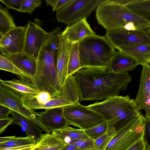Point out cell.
<instances>
[{
    "label": "cell",
    "instance_id": "obj_1",
    "mask_svg": "<svg viewBox=\"0 0 150 150\" xmlns=\"http://www.w3.org/2000/svg\"><path fill=\"white\" fill-rule=\"evenodd\" d=\"M77 84L80 101L104 100L119 96L132 80L129 73H115L107 67H81L73 74Z\"/></svg>",
    "mask_w": 150,
    "mask_h": 150
},
{
    "label": "cell",
    "instance_id": "obj_2",
    "mask_svg": "<svg viewBox=\"0 0 150 150\" xmlns=\"http://www.w3.org/2000/svg\"><path fill=\"white\" fill-rule=\"evenodd\" d=\"M86 106L101 115L105 121L111 120L117 130L144 117L134 100L128 96L111 97Z\"/></svg>",
    "mask_w": 150,
    "mask_h": 150
},
{
    "label": "cell",
    "instance_id": "obj_3",
    "mask_svg": "<svg viewBox=\"0 0 150 150\" xmlns=\"http://www.w3.org/2000/svg\"><path fill=\"white\" fill-rule=\"evenodd\" d=\"M98 23L106 29L112 30L124 29L129 22L134 23L140 30H144L150 23L113 0H103L96 8Z\"/></svg>",
    "mask_w": 150,
    "mask_h": 150
},
{
    "label": "cell",
    "instance_id": "obj_4",
    "mask_svg": "<svg viewBox=\"0 0 150 150\" xmlns=\"http://www.w3.org/2000/svg\"><path fill=\"white\" fill-rule=\"evenodd\" d=\"M115 49L105 35L95 34L85 38L79 45L81 68L107 67Z\"/></svg>",
    "mask_w": 150,
    "mask_h": 150
},
{
    "label": "cell",
    "instance_id": "obj_5",
    "mask_svg": "<svg viewBox=\"0 0 150 150\" xmlns=\"http://www.w3.org/2000/svg\"><path fill=\"white\" fill-rule=\"evenodd\" d=\"M57 51L47 42L42 47L37 59L35 72L32 79L41 91L49 93L52 98L59 94L61 90L57 81L56 65Z\"/></svg>",
    "mask_w": 150,
    "mask_h": 150
},
{
    "label": "cell",
    "instance_id": "obj_6",
    "mask_svg": "<svg viewBox=\"0 0 150 150\" xmlns=\"http://www.w3.org/2000/svg\"><path fill=\"white\" fill-rule=\"evenodd\" d=\"M63 113L68 125L86 130L105 120L100 114L80 103L63 108Z\"/></svg>",
    "mask_w": 150,
    "mask_h": 150
},
{
    "label": "cell",
    "instance_id": "obj_7",
    "mask_svg": "<svg viewBox=\"0 0 150 150\" xmlns=\"http://www.w3.org/2000/svg\"><path fill=\"white\" fill-rule=\"evenodd\" d=\"M103 0H71L57 11L58 22L71 25L88 17Z\"/></svg>",
    "mask_w": 150,
    "mask_h": 150
},
{
    "label": "cell",
    "instance_id": "obj_8",
    "mask_svg": "<svg viewBox=\"0 0 150 150\" xmlns=\"http://www.w3.org/2000/svg\"><path fill=\"white\" fill-rule=\"evenodd\" d=\"M145 117L117 130L105 150H127L142 139Z\"/></svg>",
    "mask_w": 150,
    "mask_h": 150
},
{
    "label": "cell",
    "instance_id": "obj_9",
    "mask_svg": "<svg viewBox=\"0 0 150 150\" xmlns=\"http://www.w3.org/2000/svg\"><path fill=\"white\" fill-rule=\"evenodd\" d=\"M0 105L6 107L23 115L42 130L46 133H50L38 119V112L24 105L20 94L1 83L0 85Z\"/></svg>",
    "mask_w": 150,
    "mask_h": 150
},
{
    "label": "cell",
    "instance_id": "obj_10",
    "mask_svg": "<svg viewBox=\"0 0 150 150\" xmlns=\"http://www.w3.org/2000/svg\"><path fill=\"white\" fill-rule=\"evenodd\" d=\"M105 35L115 49L125 46L150 45V34L145 30H106Z\"/></svg>",
    "mask_w": 150,
    "mask_h": 150
},
{
    "label": "cell",
    "instance_id": "obj_11",
    "mask_svg": "<svg viewBox=\"0 0 150 150\" xmlns=\"http://www.w3.org/2000/svg\"><path fill=\"white\" fill-rule=\"evenodd\" d=\"M34 22L29 21L27 26L25 44L24 52L37 59L42 46L45 44L50 35L41 27L40 21L35 18Z\"/></svg>",
    "mask_w": 150,
    "mask_h": 150
},
{
    "label": "cell",
    "instance_id": "obj_12",
    "mask_svg": "<svg viewBox=\"0 0 150 150\" xmlns=\"http://www.w3.org/2000/svg\"><path fill=\"white\" fill-rule=\"evenodd\" d=\"M27 26H17L0 38V52L7 57L23 52L25 41Z\"/></svg>",
    "mask_w": 150,
    "mask_h": 150
},
{
    "label": "cell",
    "instance_id": "obj_13",
    "mask_svg": "<svg viewBox=\"0 0 150 150\" xmlns=\"http://www.w3.org/2000/svg\"><path fill=\"white\" fill-rule=\"evenodd\" d=\"M72 43L61 38L57 52L56 61L57 81L61 90L68 77L69 58Z\"/></svg>",
    "mask_w": 150,
    "mask_h": 150
},
{
    "label": "cell",
    "instance_id": "obj_14",
    "mask_svg": "<svg viewBox=\"0 0 150 150\" xmlns=\"http://www.w3.org/2000/svg\"><path fill=\"white\" fill-rule=\"evenodd\" d=\"M139 89L134 101L139 110H144L150 116V65H142Z\"/></svg>",
    "mask_w": 150,
    "mask_h": 150
},
{
    "label": "cell",
    "instance_id": "obj_15",
    "mask_svg": "<svg viewBox=\"0 0 150 150\" xmlns=\"http://www.w3.org/2000/svg\"><path fill=\"white\" fill-rule=\"evenodd\" d=\"M63 108L48 109L43 112H38V119L50 133L68 125L64 115Z\"/></svg>",
    "mask_w": 150,
    "mask_h": 150
},
{
    "label": "cell",
    "instance_id": "obj_16",
    "mask_svg": "<svg viewBox=\"0 0 150 150\" xmlns=\"http://www.w3.org/2000/svg\"><path fill=\"white\" fill-rule=\"evenodd\" d=\"M85 18L71 25H67L60 37L73 44L80 42L85 38L96 34Z\"/></svg>",
    "mask_w": 150,
    "mask_h": 150
},
{
    "label": "cell",
    "instance_id": "obj_17",
    "mask_svg": "<svg viewBox=\"0 0 150 150\" xmlns=\"http://www.w3.org/2000/svg\"><path fill=\"white\" fill-rule=\"evenodd\" d=\"M136 59L126 53L115 51L114 55L107 68L115 73H128L139 65Z\"/></svg>",
    "mask_w": 150,
    "mask_h": 150
},
{
    "label": "cell",
    "instance_id": "obj_18",
    "mask_svg": "<svg viewBox=\"0 0 150 150\" xmlns=\"http://www.w3.org/2000/svg\"><path fill=\"white\" fill-rule=\"evenodd\" d=\"M18 78L11 80L0 79L1 83L10 88L22 95H35L41 91L35 83L32 78L18 76Z\"/></svg>",
    "mask_w": 150,
    "mask_h": 150
},
{
    "label": "cell",
    "instance_id": "obj_19",
    "mask_svg": "<svg viewBox=\"0 0 150 150\" xmlns=\"http://www.w3.org/2000/svg\"><path fill=\"white\" fill-rule=\"evenodd\" d=\"M6 57L32 78L34 75L36 68L37 59L34 57L24 52L11 54Z\"/></svg>",
    "mask_w": 150,
    "mask_h": 150
},
{
    "label": "cell",
    "instance_id": "obj_20",
    "mask_svg": "<svg viewBox=\"0 0 150 150\" xmlns=\"http://www.w3.org/2000/svg\"><path fill=\"white\" fill-rule=\"evenodd\" d=\"M133 57L137 61L139 65L147 63L150 59V45H139L119 47L117 49Z\"/></svg>",
    "mask_w": 150,
    "mask_h": 150
},
{
    "label": "cell",
    "instance_id": "obj_21",
    "mask_svg": "<svg viewBox=\"0 0 150 150\" xmlns=\"http://www.w3.org/2000/svg\"><path fill=\"white\" fill-rule=\"evenodd\" d=\"M11 114L13 118V123L16 124L25 130L27 136H34L37 142L42 134V129L28 119L23 115L11 110Z\"/></svg>",
    "mask_w": 150,
    "mask_h": 150
},
{
    "label": "cell",
    "instance_id": "obj_22",
    "mask_svg": "<svg viewBox=\"0 0 150 150\" xmlns=\"http://www.w3.org/2000/svg\"><path fill=\"white\" fill-rule=\"evenodd\" d=\"M52 133L42 134L33 150H59L68 146Z\"/></svg>",
    "mask_w": 150,
    "mask_h": 150
},
{
    "label": "cell",
    "instance_id": "obj_23",
    "mask_svg": "<svg viewBox=\"0 0 150 150\" xmlns=\"http://www.w3.org/2000/svg\"><path fill=\"white\" fill-rule=\"evenodd\" d=\"M20 94L24 105L34 110L40 109L42 105L52 98L50 94L46 91H40L35 95Z\"/></svg>",
    "mask_w": 150,
    "mask_h": 150
},
{
    "label": "cell",
    "instance_id": "obj_24",
    "mask_svg": "<svg viewBox=\"0 0 150 150\" xmlns=\"http://www.w3.org/2000/svg\"><path fill=\"white\" fill-rule=\"evenodd\" d=\"M124 6L132 13L150 23V0H132Z\"/></svg>",
    "mask_w": 150,
    "mask_h": 150
},
{
    "label": "cell",
    "instance_id": "obj_25",
    "mask_svg": "<svg viewBox=\"0 0 150 150\" xmlns=\"http://www.w3.org/2000/svg\"><path fill=\"white\" fill-rule=\"evenodd\" d=\"M51 133L67 144L71 139L89 137L85 130L74 128L68 125L61 129L54 130Z\"/></svg>",
    "mask_w": 150,
    "mask_h": 150
},
{
    "label": "cell",
    "instance_id": "obj_26",
    "mask_svg": "<svg viewBox=\"0 0 150 150\" xmlns=\"http://www.w3.org/2000/svg\"><path fill=\"white\" fill-rule=\"evenodd\" d=\"M17 27L8 9L0 4V38Z\"/></svg>",
    "mask_w": 150,
    "mask_h": 150
},
{
    "label": "cell",
    "instance_id": "obj_27",
    "mask_svg": "<svg viewBox=\"0 0 150 150\" xmlns=\"http://www.w3.org/2000/svg\"><path fill=\"white\" fill-rule=\"evenodd\" d=\"M114 128H115L114 124L111 120H109L85 130V132L89 138L95 141Z\"/></svg>",
    "mask_w": 150,
    "mask_h": 150
},
{
    "label": "cell",
    "instance_id": "obj_28",
    "mask_svg": "<svg viewBox=\"0 0 150 150\" xmlns=\"http://www.w3.org/2000/svg\"><path fill=\"white\" fill-rule=\"evenodd\" d=\"M79 43L72 44L69 55L68 69V76L74 74L81 68L79 50Z\"/></svg>",
    "mask_w": 150,
    "mask_h": 150
},
{
    "label": "cell",
    "instance_id": "obj_29",
    "mask_svg": "<svg viewBox=\"0 0 150 150\" xmlns=\"http://www.w3.org/2000/svg\"><path fill=\"white\" fill-rule=\"evenodd\" d=\"M37 141L33 136H27L26 137H15L6 142L0 143V149L6 148L19 147L30 145H36Z\"/></svg>",
    "mask_w": 150,
    "mask_h": 150
},
{
    "label": "cell",
    "instance_id": "obj_30",
    "mask_svg": "<svg viewBox=\"0 0 150 150\" xmlns=\"http://www.w3.org/2000/svg\"><path fill=\"white\" fill-rule=\"evenodd\" d=\"M0 69L19 76L28 77L32 79L30 75L21 70L8 58L1 54L0 55Z\"/></svg>",
    "mask_w": 150,
    "mask_h": 150
},
{
    "label": "cell",
    "instance_id": "obj_31",
    "mask_svg": "<svg viewBox=\"0 0 150 150\" xmlns=\"http://www.w3.org/2000/svg\"><path fill=\"white\" fill-rule=\"evenodd\" d=\"M117 129L114 128L109 131L94 141L95 150H105L116 134Z\"/></svg>",
    "mask_w": 150,
    "mask_h": 150
},
{
    "label": "cell",
    "instance_id": "obj_32",
    "mask_svg": "<svg viewBox=\"0 0 150 150\" xmlns=\"http://www.w3.org/2000/svg\"><path fill=\"white\" fill-rule=\"evenodd\" d=\"M67 144L74 145L81 150H95L94 141L89 137L71 139Z\"/></svg>",
    "mask_w": 150,
    "mask_h": 150
},
{
    "label": "cell",
    "instance_id": "obj_33",
    "mask_svg": "<svg viewBox=\"0 0 150 150\" xmlns=\"http://www.w3.org/2000/svg\"><path fill=\"white\" fill-rule=\"evenodd\" d=\"M41 0H23L18 12L27 13L31 15L36 8L41 6Z\"/></svg>",
    "mask_w": 150,
    "mask_h": 150
},
{
    "label": "cell",
    "instance_id": "obj_34",
    "mask_svg": "<svg viewBox=\"0 0 150 150\" xmlns=\"http://www.w3.org/2000/svg\"><path fill=\"white\" fill-rule=\"evenodd\" d=\"M142 139L147 150H150V116L145 114Z\"/></svg>",
    "mask_w": 150,
    "mask_h": 150
},
{
    "label": "cell",
    "instance_id": "obj_35",
    "mask_svg": "<svg viewBox=\"0 0 150 150\" xmlns=\"http://www.w3.org/2000/svg\"><path fill=\"white\" fill-rule=\"evenodd\" d=\"M71 0H45L46 5L52 7L53 11H57L71 1Z\"/></svg>",
    "mask_w": 150,
    "mask_h": 150
},
{
    "label": "cell",
    "instance_id": "obj_36",
    "mask_svg": "<svg viewBox=\"0 0 150 150\" xmlns=\"http://www.w3.org/2000/svg\"><path fill=\"white\" fill-rule=\"evenodd\" d=\"M8 9H12L18 11L23 0H0Z\"/></svg>",
    "mask_w": 150,
    "mask_h": 150
},
{
    "label": "cell",
    "instance_id": "obj_37",
    "mask_svg": "<svg viewBox=\"0 0 150 150\" xmlns=\"http://www.w3.org/2000/svg\"><path fill=\"white\" fill-rule=\"evenodd\" d=\"M13 117H8L0 119V134H1L10 125L13 123Z\"/></svg>",
    "mask_w": 150,
    "mask_h": 150
},
{
    "label": "cell",
    "instance_id": "obj_38",
    "mask_svg": "<svg viewBox=\"0 0 150 150\" xmlns=\"http://www.w3.org/2000/svg\"><path fill=\"white\" fill-rule=\"evenodd\" d=\"M127 150H147L145 143L142 139L135 143Z\"/></svg>",
    "mask_w": 150,
    "mask_h": 150
},
{
    "label": "cell",
    "instance_id": "obj_39",
    "mask_svg": "<svg viewBox=\"0 0 150 150\" xmlns=\"http://www.w3.org/2000/svg\"><path fill=\"white\" fill-rule=\"evenodd\" d=\"M11 110L4 106L0 105V119L8 117L9 115L11 114Z\"/></svg>",
    "mask_w": 150,
    "mask_h": 150
},
{
    "label": "cell",
    "instance_id": "obj_40",
    "mask_svg": "<svg viewBox=\"0 0 150 150\" xmlns=\"http://www.w3.org/2000/svg\"><path fill=\"white\" fill-rule=\"evenodd\" d=\"M36 145H30L17 147L6 148L0 150H33Z\"/></svg>",
    "mask_w": 150,
    "mask_h": 150
},
{
    "label": "cell",
    "instance_id": "obj_41",
    "mask_svg": "<svg viewBox=\"0 0 150 150\" xmlns=\"http://www.w3.org/2000/svg\"><path fill=\"white\" fill-rule=\"evenodd\" d=\"M124 29L128 31H134L140 30L136 25L135 23L132 22H130L127 23L124 26Z\"/></svg>",
    "mask_w": 150,
    "mask_h": 150
},
{
    "label": "cell",
    "instance_id": "obj_42",
    "mask_svg": "<svg viewBox=\"0 0 150 150\" xmlns=\"http://www.w3.org/2000/svg\"><path fill=\"white\" fill-rule=\"evenodd\" d=\"M59 150H81L79 148L72 144H69L67 146Z\"/></svg>",
    "mask_w": 150,
    "mask_h": 150
},
{
    "label": "cell",
    "instance_id": "obj_43",
    "mask_svg": "<svg viewBox=\"0 0 150 150\" xmlns=\"http://www.w3.org/2000/svg\"><path fill=\"white\" fill-rule=\"evenodd\" d=\"M113 1L118 4L124 6L131 2L132 0H113Z\"/></svg>",
    "mask_w": 150,
    "mask_h": 150
},
{
    "label": "cell",
    "instance_id": "obj_44",
    "mask_svg": "<svg viewBox=\"0 0 150 150\" xmlns=\"http://www.w3.org/2000/svg\"><path fill=\"white\" fill-rule=\"evenodd\" d=\"M15 137V136H11L0 137V143H2L7 142L14 138Z\"/></svg>",
    "mask_w": 150,
    "mask_h": 150
},
{
    "label": "cell",
    "instance_id": "obj_45",
    "mask_svg": "<svg viewBox=\"0 0 150 150\" xmlns=\"http://www.w3.org/2000/svg\"><path fill=\"white\" fill-rule=\"evenodd\" d=\"M150 34V25L146 27L144 29Z\"/></svg>",
    "mask_w": 150,
    "mask_h": 150
},
{
    "label": "cell",
    "instance_id": "obj_46",
    "mask_svg": "<svg viewBox=\"0 0 150 150\" xmlns=\"http://www.w3.org/2000/svg\"><path fill=\"white\" fill-rule=\"evenodd\" d=\"M148 63L150 65V59L148 61Z\"/></svg>",
    "mask_w": 150,
    "mask_h": 150
}]
</instances>
